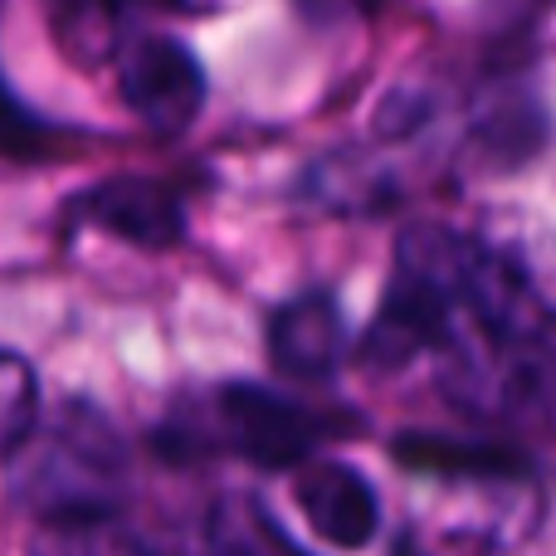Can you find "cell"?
Segmentation results:
<instances>
[{
  "label": "cell",
  "instance_id": "obj_1",
  "mask_svg": "<svg viewBox=\"0 0 556 556\" xmlns=\"http://www.w3.org/2000/svg\"><path fill=\"white\" fill-rule=\"evenodd\" d=\"M15 493L39 508V518L68 513H113L127 489V450L113 420L93 405H59L54 420L35 425L29 440L10 454Z\"/></svg>",
  "mask_w": 556,
  "mask_h": 556
},
{
  "label": "cell",
  "instance_id": "obj_2",
  "mask_svg": "<svg viewBox=\"0 0 556 556\" xmlns=\"http://www.w3.org/2000/svg\"><path fill=\"white\" fill-rule=\"evenodd\" d=\"M342 430V415L307 410L298 401L264 391V386L235 381L220 386L205 405L181 410L156 444L172 454H195V450H230L240 459L260 464V469H293L307 464L313 444H323L327 434Z\"/></svg>",
  "mask_w": 556,
  "mask_h": 556
},
{
  "label": "cell",
  "instance_id": "obj_3",
  "mask_svg": "<svg viewBox=\"0 0 556 556\" xmlns=\"http://www.w3.org/2000/svg\"><path fill=\"white\" fill-rule=\"evenodd\" d=\"M117 93L152 132L176 137L195 123L205 103L201 59L172 35H127L113 49Z\"/></svg>",
  "mask_w": 556,
  "mask_h": 556
},
{
  "label": "cell",
  "instance_id": "obj_4",
  "mask_svg": "<svg viewBox=\"0 0 556 556\" xmlns=\"http://www.w3.org/2000/svg\"><path fill=\"white\" fill-rule=\"evenodd\" d=\"M74 220H93L98 230L137 244V250H172L186 240V201L172 181L156 176H113L88 186L74 201Z\"/></svg>",
  "mask_w": 556,
  "mask_h": 556
},
{
  "label": "cell",
  "instance_id": "obj_5",
  "mask_svg": "<svg viewBox=\"0 0 556 556\" xmlns=\"http://www.w3.org/2000/svg\"><path fill=\"white\" fill-rule=\"evenodd\" d=\"M293 503L307 518V528L342 552H362L381 528V503H376L371 483L352 464L337 459H307L298 469Z\"/></svg>",
  "mask_w": 556,
  "mask_h": 556
},
{
  "label": "cell",
  "instance_id": "obj_6",
  "mask_svg": "<svg viewBox=\"0 0 556 556\" xmlns=\"http://www.w3.org/2000/svg\"><path fill=\"white\" fill-rule=\"evenodd\" d=\"M346 352V323L332 293L307 288V293L288 298L269 317V356L283 376L293 381H327L342 366Z\"/></svg>",
  "mask_w": 556,
  "mask_h": 556
},
{
  "label": "cell",
  "instance_id": "obj_7",
  "mask_svg": "<svg viewBox=\"0 0 556 556\" xmlns=\"http://www.w3.org/2000/svg\"><path fill=\"white\" fill-rule=\"evenodd\" d=\"M395 459L415 473H434V479H459V483H528V459L503 444H469V440H440V434H401L395 440Z\"/></svg>",
  "mask_w": 556,
  "mask_h": 556
},
{
  "label": "cell",
  "instance_id": "obj_8",
  "mask_svg": "<svg viewBox=\"0 0 556 556\" xmlns=\"http://www.w3.org/2000/svg\"><path fill=\"white\" fill-rule=\"evenodd\" d=\"M29 556H147V547L113 513H68V518H39Z\"/></svg>",
  "mask_w": 556,
  "mask_h": 556
},
{
  "label": "cell",
  "instance_id": "obj_9",
  "mask_svg": "<svg viewBox=\"0 0 556 556\" xmlns=\"http://www.w3.org/2000/svg\"><path fill=\"white\" fill-rule=\"evenodd\" d=\"M186 0H49V10H54L59 20V35H64V45H74L78 54H84V39L93 35L98 45L117 49L113 35H117V20L132 15V10H181Z\"/></svg>",
  "mask_w": 556,
  "mask_h": 556
},
{
  "label": "cell",
  "instance_id": "obj_10",
  "mask_svg": "<svg viewBox=\"0 0 556 556\" xmlns=\"http://www.w3.org/2000/svg\"><path fill=\"white\" fill-rule=\"evenodd\" d=\"M39 425V381L20 352L0 346V450L15 454Z\"/></svg>",
  "mask_w": 556,
  "mask_h": 556
},
{
  "label": "cell",
  "instance_id": "obj_11",
  "mask_svg": "<svg viewBox=\"0 0 556 556\" xmlns=\"http://www.w3.org/2000/svg\"><path fill=\"white\" fill-rule=\"evenodd\" d=\"M64 147V127L35 117L5 84H0V156H15V162H45Z\"/></svg>",
  "mask_w": 556,
  "mask_h": 556
},
{
  "label": "cell",
  "instance_id": "obj_12",
  "mask_svg": "<svg viewBox=\"0 0 556 556\" xmlns=\"http://www.w3.org/2000/svg\"><path fill=\"white\" fill-rule=\"evenodd\" d=\"M220 556H303V552L274 528L269 513L240 508V518H230L220 528Z\"/></svg>",
  "mask_w": 556,
  "mask_h": 556
},
{
  "label": "cell",
  "instance_id": "obj_13",
  "mask_svg": "<svg viewBox=\"0 0 556 556\" xmlns=\"http://www.w3.org/2000/svg\"><path fill=\"white\" fill-rule=\"evenodd\" d=\"M298 5L313 20H362V15H371L381 0H298Z\"/></svg>",
  "mask_w": 556,
  "mask_h": 556
},
{
  "label": "cell",
  "instance_id": "obj_14",
  "mask_svg": "<svg viewBox=\"0 0 556 556\" xmlns=\"http://www.w3.org/2000/svg\"><path fill=\"white\" fill-rule=\"evenodd\" d=\"M395 556H430V552L415 547V542H401V547H395Z\"/></svg>",
  "mask_w": 556,
  "mask_h": 556
}]
</instances>
